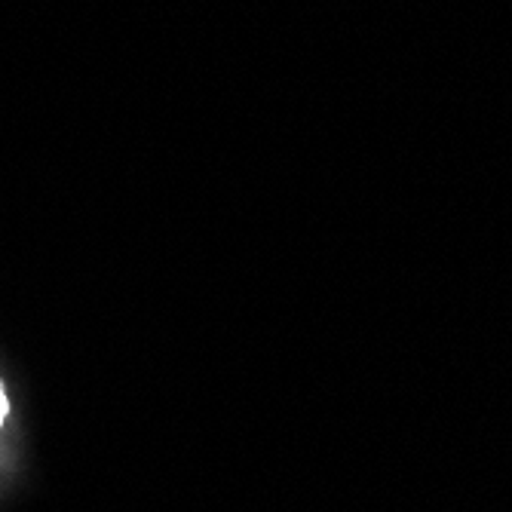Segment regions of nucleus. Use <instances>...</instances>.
<instances>
[{"instance_id":"nucleus-1","label":"nucleus","mask_w":512,"mask_h":512,"mask_svg":"<svg viewBox=\"0 0 512 512\" xmlns=\"http://www.w3.org/2000/svg\"><path fill=\"white\" fill-rule=\"evenodd\" d=\"M4 421H7V396L0 390V427H4Z\"/></svg>"}]
</instances>
